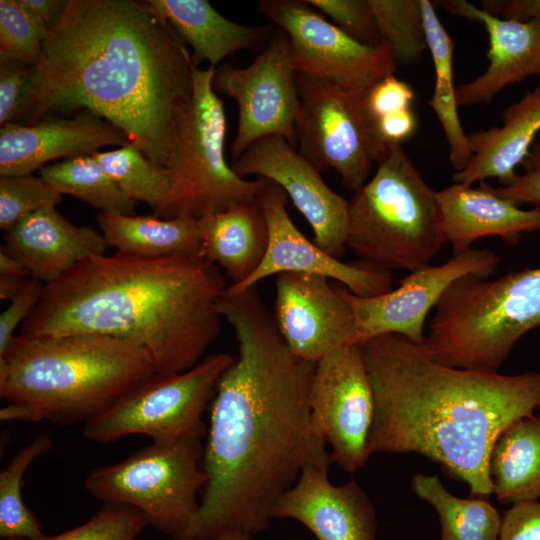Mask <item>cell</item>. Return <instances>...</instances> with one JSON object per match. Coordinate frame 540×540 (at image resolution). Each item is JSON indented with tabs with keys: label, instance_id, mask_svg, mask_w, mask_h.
<instances>
[{
	"label": "cell",
	"instance_id": "6da1fadb",
	"mask_svg": "<svg viewBox=\"0 0 540 540\" xmlns=\"http://www.w3.org/2000/svg\"><path fill=\"white\" fill-rule=\"evenodd\" d=\"M219 309L234 330L239 354L212 401L203 450L208 480L180 540L264 531L274 503L302 469L332 462L311 421L316 362L289 349L257 286L237 293L225 289Z\"/></svg>",
	"mask_w": 540,
	"mask_h": 540
},
{
	"label": "cell",
	"instance_id": "7a4b0ae2",
	"mask_svg": "<svg viewBox=\"0 0 540 540\" xmlns=\"http://www.w3.org/2000/svg\"><path fill=\"white\" fill-rule=\"evenodd\" d=\"M195 67L184 42L147 1L68 0L12 122L89 110L153 163L174 170Z\"/></svg>",
	"mask_w": 540,
	"mask_h": 540
},
{
	"label": "cell",
	"instance_id": "3957f363",
	"mask_svg": "<svg viewBox=\"0 0 540 540\" xmlns=\"http://www.w3.org/2000/svg\"><path fill=\"white\" fill-rule=\"evenodd\" d=\"M361 348L374 400L370 455L418 453L465 482L470 496L489 498L493 446L506 427L540 408V371L451 367L397 334Z\"/></svg>",
	"mask_w": 540,
	"mask_h": 540
},
{
	"label": "cell",
	"instance_id": "277c9868",
	"mask_svg": "<svg viewBox=\"0 0 540 540\" xmlns=\"http://www.w3.org/2000/svg\"><path fill=\"white\" fill-rule=\"evenodd\" d=\"M226 288L221 269L199 255H93L44 284L19 334L110 337L140 349L157 375L180 373L218 338Z\"/></svg>",
	"mask_w": 540,
	"mask_h": 540
},
{
	"label": "cell",
	"instance_id": "5b68a950",
	"mask_svg": "<svg viewBox=\"0 0 540 540\" xmlns=\"http://www.w3.org/2000/svg\"><path fill=\"white\" fill-rule=\"evenodd\" d=\"M157 375L137 347L98 335L20 334L0 356L1 421L87 422Z\"/></svg>",
	"mask_w": 540,
	"mask_h": 540
},
{
	"label": "cell",
	"instance_id": "8992f818",
	"mask_svg": "<svg viewBox=\"0 0 540 540\" xmlns=\"http://www.w3.org/2000/svg\"><path fill=\"white\" fill-rule=\"evenodd\" d=\"M540 326V267L495 278L464 276L434 308L422 346L437 362L497 371L517 342Z\"/></svg>",
	"mask_w": 540,
	"mask_h": 540
},
{
	"label": "cell",
	"instance_id": "52a82bcc",
	"mask_svg": "<svg viewBox=\"0 0 540 540\" xmlns=\"http://www.w3.org/2000/svg\"><path fill=\"white\" fill-rule=\"evenodd\" d=\"M445 243L437 191L402 145H391L348 201L346 248L365 265L412 272L431 265Z\"/></svg>",
	"mask_w": 540,
	"mask_h": 540
},
{
	"label": "cell",
	"instance_id": "ba28073f",
	"mask_svg": "<svg viewBox=\"0 0 540 540\" xmlns=\"http://www.w3.org/2000/svg\"><path fill=\"white\" fill-rule=\"evenodd\" d=\"M201 438L152 442L124 460L89 472L84 488L104 504L142 512L149 525L180 540L200 506L208 477Z\"/></svg>",
	"mask_w": 540,
	"mask_h": 540
},
{
	"label": "cell",
	"instance_id": "9c48e42d",
	"mask_svg": "<svg viewBox=\"0 0 540 540\" xmlns=\"http://www.w3.org/2000/svg\"><path fill=\"white\" fill-rule=\"evenodd\" d=\"M235 358L217 352L186 371L155 375L88 420L83 435L97 443L130 435L148 436L152 442L202 439L208 431L203 414Z\"/></svg>",
	"mask_w": 540,
	"mask_h": 540
},
{
	"label": "cell",
	"instance_id": "30bf717a",
	"mask_svg": "<svg viewBox=\"0 0 540 540\" xmlns=\"http://www.w3.org/2000/svg\"><path fill=\"white\" fill-rule=\"evenodd\" d=\"M297 150L319 171L333 169L347 190L367 181L389 150L368 111L366 91L296 72Z\"/></svg>",
	"mask_w": 540,
	"mask_h": 540
},
{
	"label": "cell",
	"instance_id": "8fae6325",
	"mask_svg": "<svg viewBox=\"0 0 540 540\" xmlns=\"http://www.w3.org/2000/svg\"><path fill=\"white\" fill-rule=\"evenodd\" d=\"M215 68L193 70L191 102L178 124L172 218L200 216L256 201L265 179L246 180L225 160L226 117L213 89Z\"/></svg>",
	"mask_w": 540,
	"mask_h": 540
},
{
	"label": "cell",
	"instance_id": "7c38bea8",
	"mask_svg": "<svg viewBox=\"0 0 540 540\" xmlns=\"http://www.w3.org/2000/svg\"><path fill=\"white\" fill-rule=\"evenodd\" d=\"M257 7L287 34L297 73L361 91L394 75L398 64L385 42L377 47L357 42L306 0H261Z\"/></svg>",
	"mask_w": 540,
	"mask_h": 540
},
{
	"label": "cell",
	"instance_id": "4fadbf2b",
	"mask_svg": "<svg viewBox=\"0 0 540 540\" xmlns=\"http://www.w3.org/2000/svg\"><path fill=\"white\" fill-rule=\"evenodd\" d=\"M212 86L238 106L237 131L231 146L233 160L256 140L269 135H280L297 148L296 71L290 41L282 29L274 30L250 65L241 67L225 62L216 67Z\"/></svg>",
	"mask_w": 540,
	"mask_h": 540
},
{
	"label": "cell",
	"instance_id": "5bb4252c",
	"mask_svg": "<svg viewBox=\"0 0 540 540\" xmlns=\"http://www.w3.org/2000/svg\"><path fill=\"white\" fill-rule=\"evenodd\" d=\"M309 403L312 426L331 448L332 462L348 473L363 467L374 400L361 345L343 346L316 362Z\"/></svg>",
	"mask_w": 540,
	"mask_h": 540
},
{
	"label": "cell",
	"instance_id": "9a60e30c",
	"mask_svg": "<svg viewBox=\"0 0 540 540\" xmlns=\"http://www.w3.org/2000/svg\"><path fill=\"white\" fill-rule=\"evenodd\" d=\"M498 265L494 251L470 248L441 265L410 272L397 288L377 296L359 297L338 286L352 309L353 344L362 345L381 335L397 334L422 345L427 316L446 289L464 276L489 278Z\"/></svg>",
	"mask_w": 540,
	"mask_h": 540
},
{
	"label": "cell",
	"instance_id": "2e32d148",
	"mask_svg": "<svg viewBox=\"0 0 540 540\" xmlns=\"http://www.w3.org/2000/svg\"><path fill=\"white\" fill-rule=\"evenodd\" d=\"M244 178L255 175L281 187L311 226L313 242L333 257L346 248L348 201L333 191L308 159L280 135L262 137L231 164Z\"/></svg>",
	"mask_w": 540,
	"mask_h": 540
},
{
	"label": "cell",
	"instance_id": "e0dca14e",
	"mask_svg": "<svg viewBox=\"0 0 540 540\" xmlns=\"http://www.w3.org/2000/svg\"><path fill=\"white\" fill-rule=\"evenodd\" d=\"M257 201L267 223V249L255 272L241 284L227 286V292L246 290L268 277L286 272L334 279L359 297L377 296L393 289L390 271L345 263L307 239L288 214V196L274 182L265 181Z\"/></svg>",
	"mask_w": 540,
	"mask_h": 540
},
{
	"label": "cell",
	"instance_id": "ac0fdd59",
	"mask_svg": "<svg viewBox=\"0 0 540 540\" xmlns=\"http://www.w3.org/2000/svg\"><path fill=\"white\" fill-rule=\"evenodd\" d=\"M329 279L320 275L286 272L275 277L273 317L289 349L317 362L353 344L352 309Z\"/></svg>",
	"mask_w": 540,
	"mask_h": 540
},
{
	"label": "cell",
	"instance_id": "d6986e66",
	"mask_svg": "<svg viewBox=\"0 0 540 540\" xmlns=\"http://www.w3.org/2000/svg\"><path fill=\"white\" fill-rule=\"evenodd\" d=\"M328 471L329 465L305 466L274 503L272 519H294L317 540H375L376 512L366 492L354 480L333 485Z\"/></svg>",
	"mask_w": 540,
	"mask_h": 540
},
{
	"label": "cell",
	"instance_id": "ffe728a7",
	"mask_svg": "<svg viewBox=\"0 0 540 540\" xmlns=\"http://www.w3.org/2000/svg\"><path fill=\"white\" fill-rule=\"evenodd\" d=\"M130 143L121 129L89 110L69 118L46 116L33 124L9 122L0 129V175L32 174L56 159Z\"/></svg>",
	"mask_w": 540,
	"mask_h": 540
},
{
	"label": "cell",
	"instance_id": "44dd1931",
	"mask_svg": "<svg viewBox=\"0 0 540 540\" xmlns=\"http://www.w3.org/2000/svg\"><path fill=\"white\" fill-rule=\"evenodd\" d=\"M439 3L454 16L481 23L489 37L485 72L456 87L459 107L490 103L506 86L540 77V21L503 19L465 0Z\"/></svg>",
	"mask_w": 540,
	"mask_h": 540
},
{
	"label": "cell",
	"instance_id": "7402d4cb",
	"mask_svg": "<svg viewBox=\"0 0 540 540\" xmlns=\"http://www.w3.org/2000/svg\"><path fill=\"white\" fill-rule=\"evenodd\" d=\"M1 247L20 260L32 278L47 284L84 259L106 254L108 245L100 231L77 226L56 207H46L5 232Z\"/></svg>",
	"mask_w": 540,
	"mask_h": 540
},
{
	"label": "cell",
	"instance_id": "603a6c76",
	"mask_svg": "<svg viewBox=\"0 0 540 540\" xmlns=\"http://www.w3.org/2000/svg\"><path fill=\"white\" fill-rule=\"evenodd\" d=\"M437 200L442 231L453 255L484 237L496 236L514 245L522 234L540 230L539 210L521 209L485 181L477 187L454 183L437 191Z\"/></svg>",
	"mask_w": 540,
	"mask_h": 540
},
{
	"label": "cell",
	"instance_id": "cb8c5ba5",
	"mask_svg": "<svg viewBox=\"0 0 540 540\" xmlns=\"http://www.w3.org/2000/svg\"><path fill=\"white\" fill-rule=\"evenodd\" d=\"M501 127L467 133L472 158L454 183L472 185L497 178L501 185L517 174L516 167L527 156L540 131V83L502 113Z\"/></svg>",
	"mask_w": 540,
	"mask_h": 540
},
{
	"label": "cell",
	"instance_id": "d4e9b609",
	"mask_svg": "<svg viewBox=\"0 0 540 540\" xmlns=\"http://www.w3.org/2000/svg\"><path fill=\"white\" fill-rule=\"evenodd\" d=\"M152 9L192 48V61L216 68L241 50L261 51L275 25H242L222 16L207 0H148Z\"/></svg>",
	"mask_w": 540,
	"mask_h": 540
},
{
	"label": "cell",
	"instance_id": "484cf974",
	"mask_svg": "<svg viewBox=\"0 0 540 540\" xmlns=\"http://www.w3.org/2000/svg\"><path fill=\"white\" fill-rule=\"evenodd\" d=\"M200 256L224 270L231 285L248 279L261 264L268 245V228L258 201L197 218Z\"/></svg>",
	"mask_w": 540,
	"mask_h": 540
},
{
	"label": "cell",
	"instance_id": "4316f807",
	"mask_svg": "<svg viewBox=\"0 0 540 540\" xmlns=\"http://www.w3.org/2000/svg\"><path fill=\"white\" fill-rule=\"evenodd\" d=\"M96 221L108 247L116 253L138 258L200 256L201 233L195 217L165 219L100 212Z\"/></svg>",
	"mask_w": 540,
	"mask_h": 540
},
{
	"label": "cell",
	"instance_id": "83f0119b",
	"mask_svg": "<svg viewBox=\"0 0 540 540\" xmlns=\"http://www.w3.org/2000/svg\"><path fill=\"white\" fill-rule=\"evenodd\" d=\"M493 493L514 504L540 497V414L518 419L498 436L490 457Z\"/></svg>",
	"mask_w": 540,
	"mask_h": 540
},
{
	"label": "cell",
	"instance_id": "f1b7e54d",
	"mask_svg": "<svg viewBox=\"0 0 540 540\" xmlns=\"http://www.w3.org/2000/svg\"><path fill=\"white\" fill-rule=\"evenodd\" d=\"M426 31L427 49L430 51L435 86L428 100L439 120L449 147V162L455 172L463 170L472 158L468 136L458 114L456 87L453 80L454 42L438 18L434 3L421 0Z\"/></svg>",
	"mask_w": 540,
	"mask_h": 540
},
{
	"label": "cell",
	"instance_id": "f546056e",
	"mask_svg": "<svg viewBox=\"0 0 540 540\" xmlns=\"http://www.w3.org/2000/svg\"><path fill=\"white\" fill-rule=\"evenodd\" d=\"M412 489L437 512L441 540H498L502 517L488 497L458 498L435 475H415Z\"/></svg>",
	"mask_w": 540,
	"mask_h": 540
},
{
	"label": "cell",
	"instance_id": "4dcf8cb0",
	"mask_svg": "<svg viewBox=\"0 0 540 540\" xmlns=\"http://www.w3.org/2000/svg\"><path fill=\"white\" fill-rule=\"evenodd\" d=\"M93 155L126 195L148 204L153 215L172 218L177 189L172 170L153 163L132 143Z\"/></svg>",
	"mask_w": 540,
	"mask_h": 540
},
{
	"label": "cell",
	"instance_id": "1f68e13d",
	"mask_svg": "<svg viewBox=\"0 0 540 540\" xmlns=\"http://www.w3.org/2000/svg\"><path fill=\"white\" fill-rule=\"evenodd\" d=\"M39 171L62 195H71L101 212L135 214L137 202L120 189L93 154L63 159Z\"/></svg>",
	"mask_w": 540,
	"mask_h": 540
},
{
	"label": "cell",
	"instance_id": "d6a6232c",
	"mask_svg": "<svg viewBox=\"0 0 540 540\" xmlns=\"http://www.w3.org/2000/svg\"><path fill=\"white\" fill-rule=\"evenodd\" d=\"M52 448V438L46 434L35 437L19 449L0 473V536L38 538L44 535L41 524L22 499L23 476L37 458Z\"/></svg>",
	"mask_w": 540,
	"mask_h": 540
},
{
	"label": "cell",
	"instance_id": "836d02e7",
	"mask_svg": "<svg viewBox=\"0 0 540 540\" xmlns=\"http://www.w3.org/2000/svg\"><path fill=\"white\" fill-rule=\"evenodd\" d=\"M377 26L397 64L420 61L427 49L421 0H369Z\"/></svg>",
	"mask_w": 540,
	"mask_h": 540
},
{
	"label": "cell",
	"instance_id": "e575fe53",
	"mask_svg": "<svg viewBox=\"0 0 540 540\" xmlns=\"http://www.w3.org/2000/svg\"><path fill=\"white\" fill-rule=\"evenodd\" d=\"M46 37L20 0H0V61L37 66Z\"/></svg>",
	"mask_w": 540,
	"mask_h": 540
},
{
	"label": "cell",
	"instance_id": "d590c367",
	"mask_svg": "<svg viewBox=\"0 0 540 540\" xmlns=\"http://www.w3.org/2000/svg\"><path fill=\"white\" fill-rule=\"evenodd\" d=\"M62 194L41 176H0V228L7 232L19 221L46 207H56Z\"/></svg>",
	"mask_w": 540,
	"mask_h": 540
},
{
	"label": "cell",
	"instance_id": "8d00e7d4",
	"mask_svg": "<svg viewBox=\"0 0 540 540\" xmlns=\"http://www.w3.org/2000/svg\"><path fill=\"white\" fill-rule=\"evenodd\" d=\"M148 525L146 516L135 508L104 504L88 521L63 533L8 540H135Z\"/></svg>",
	"mask_w": 540,
	"mask_h": 540
},
{
	"label": "cell",
	"instance_id": "74e56055",
	"mask_svg": "<svg viewBox=\"0 0 540 540\" xmlns=\"http://www.w3.org/2000/svg\"><path fill=\"white\" fill-rule=\"evenodd\" d=\"M306 1L357 42L369 47L383 43L369 0Z\"/></svg>",
	"mask_w": 540,
	"mask_h": 540
},
{
	"label": "cell",
	"instance_id": "f35d334b",
	"mask_svg": "<svg viewBox=\"0 0 540 540\" xmlns=\"http://www.w3.org/2000/svg\"><path fill=\"white\" fill-rule=\"evenodd\" d=\"M415 92L406 81L387 76L366 91V104L375 122L391 114L412 109Z\"/></svg>",
	"mask_w": 540,
	"mask_h": 540
},
{
	"label": "cell",
	"instance_id": "ab89813d",
	"mask_svg": "<svg viewBox=\"0 0 540 540\" xmlns=\"http://www.w3.org/2000/svg\"><path fill=\"white\" fill-rule=\"evenodd\" d=\"M520 166L521 173L494 189L500 196L518 206L531 204L540 211V141L533 143Z\"/></svg>",
	"mask_w": 540,
	"mask_h": 540
},
{
	"label": "cell",
	"instance_id": "60d3db41",
	"mask_svg": "<svg viewBox=\"0 0 540 540\" xmlns=\"http://www.w3.org/2000/svg\"><path fill=\"white\" fill-rule=\"evenodd\" d=\"M44 284L30 278L23 290L10 301L8 307L0 315V356L3 355L12 340L16 329L23 324L37 305Z\"/></svg>",
	"mask_w": 540,
	"mask_h": 540
},
{
	"label": "cell",
	"instance_id": "b9f144b4",
	"mask_svg": "<svg viewBox=\"0 0 540 540\" xmlns=\"http://www.w3.org/2000/svg\"><path fill=\"white\" fill-rule=\"evenodd\" d=\"M32 68L17 61H0L1 126L14 120Z\"/></svg>",
	"mask_w": 540,
	"mask_h": 540
},
{
	"label": "cell",
	"instance_id": "7bdbcfd3",
	"mask_svg": "<svg viewBox=\"0 0 540 540\" xmlns=\"http://www.w3.org/2000/svg\"><path fill=\"white\" fill-rule=\"evenodd\" d=\"M498 540H540V502L512 504L502 516Z\"/></svg>",
	"mask_w": 540,
	"mask_h": 540
},
{
	"label": "cell",
	"instance_id": "ee69618b",
	"mask_svg": "<svg viewBox=\"0 0 540 540\" xmlns=\"http://www.w3.org/2000/svg\"><path fill=\"white\" fill-rule=\"evenodd\" d=\"M489 14L519 22L540 21V0H483Z\"/></svg>",
	"mask_w": 540,
	"mask_h": 540
},
{
	"label": "cell",
	"instance_id": "f6af8a7d",
	"mask_svg": "<svg viewBox=\"0 0 540 540\" xmlns=\"http://www.w3.org/2000/svg\"><path fill=\"white\" fill-rule=\"evenodd\" d=\"M378 132L387 145L401 144L416 131L417 118L412 109L386 116L376 122Z\"/></svg>",
	"mask_w": 540,
	"mask_h": 540
},
{
	"label": "cell",
	"instance_id": "bcb514c9",
	"mask_svg": "<svg viewBox=\"0 0 540 540\" xmlns=\"http://www.w3.org/2000/svg\"><path fill=\"white\" fill-rule=\"evenodd\" d=\"M20 3L48 35L60 20L67 1L20 0Z\"/></svg>",
	"mask_w": 540,
	"mask_h": 540
},
{
	"label": "cell",
	"instance_id": "7dc6e473",
	"mask_svg": "<svg viewBox=\"0 0 540 540\" xmlns=\"http://www.w3.org/2000/svg\"><path fill=\"white\" fill-rule=\"evenodd\" d=\"M0 275L31 278L24 264L3 247L0 248Z\"/></svg>",
	"mask_w": 540,
	"mask_h": 540
},
{
	"label": "cell",
	"instance_id": "c3c4849f",
	"mask_svg": "<svg viewBox=\"0 0 540 540\" xmlns=\"http://www.w3.org/2000/svg\"><path fill=\"white\" fill-rule=\"evenodd\" d=\"M30 278L12 277L0 275V299L1 301H11L25 287Z\"/></svg>",
	"mask_w": 540,
	"mask_h": 540
},
{
	"label": "cell",
	"instance_id": "681fc988",
	"mask_svg": "<svg viewBox=\"0 0 540 540\" xmlns=\"http://www.w3.org/2000/svg\"><path fill=\"white\" fill-rule=\"evenodd\" d=\"M213 540H252V536L240 532H228L219 535Z\"/></svg>",
	"mask_w": 540,
	"mask_h": 540
}]
</instances>
